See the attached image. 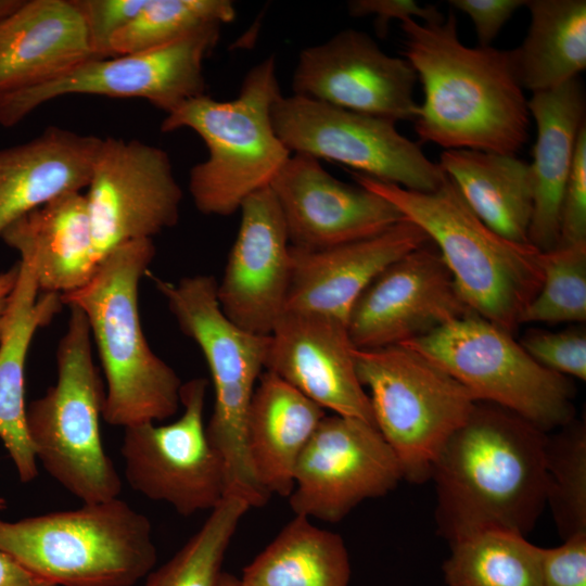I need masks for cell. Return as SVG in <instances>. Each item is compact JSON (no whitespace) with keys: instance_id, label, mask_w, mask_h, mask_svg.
Wrapping results in <instances>:
<instances>
[{"instance_id":"1","label":"cell","mask_w":586,"mask_h":586,"mask_svg":"<svg viewBox=\"0 0 586 586\" xmlns=\"http://www.w3.org/2000/svg\"><path fill=\"white\" fill-rule=\"evenodd\" d=\"M546 440L511 411L477 402L432 467L440 535L450 544L487 531H532L546 507Z\"/></svg>"},{"instance_id":"2","label":"cell","mask_w":586,"mask_h":586,"mask_svg":"<svg viewBox=\"0 0 586 586\" xmlns=\"http://www.w3.org/2000/svg\"><path fill=\"white\" fill-rule=\"evenodd\" d=\"M404 56L423 89L415 118L422 142L446 150L514 155L527 141L530 112L509 50L464 46L457 17L400 22Z\"/></svg>"},{"instance_id":"3","label":"cell","mask_w":586,"mask_h":586,"mask_svg":"<svg viewBox=\"0 0 586 586\" xmlns=\"http://www.w3.org/2000/svg\"><path fill=\"white\" fill-rule=\"evenodd\" d=\"M155 256L153 239L120 244L105 255L63 304L87 318L106 387L102 418L123 429L164 421L180 406L182 382L149 346L139 316V283Z\"/></svg>"},{"instance_id":"4","label":"cell","mask_w":586,"mask_h":586,"mask_svg":"<svg viewBox=\"0 0 586 586\" xmlns=\"http://www.w3.org/2000/svg\"><path fill=\"white\" fill-rule=\"evenodd\" d=\"M358 186L390 201L441 254L470 310L512 333L543 282V252L510 241L485 225L446 176L418 192L353 173Z\"/></svg>"},{"instance_id":"5","label":"cell","mask_w":586,"mask_h":586,"mask_svg":"<svg viewBox=\"0 0 586 586\" xmlns=\"http://www.w3.org/2000/svg\"><path fill=\"white\" fill-rule=\"evenodd\" d=\"M281 95L276 58L270 55L247 72L234 99L202 94L166 114L163 132L189 128L208 150L207 158L189 174V191L202 214H234L251 194L269 187L289 160L292 153L271 118Z\"/></svg>"},{"instance_id":"6","label":"cell","mask_w":586,"mask_h":586,"mask_svg":"<svg viewBox=\"0 0 586 586\" xmlns=\"http://www.w3.org/2000/svg\"><path fill=\"white\" fill-rule=\"evenodd\" d=\"M0 550L55 586H133L157 560L149 518L118 497L0 518Z\"/></svg>"},{"instance_id":"7","label":"cell","mask_w":586,"mask_h":586,"mask_svg":"<svg viewBox=\"0 0 586 586\" xmlns=\"http://www.w3.org/2000/svg\"><path fill=\"white\" fill-rule=\"evenodd\" d=\"M153 280L180 330L196 343L208 366L215 402L206 433L224 463L226 497L240 498L251 508L262 507L270 495L250 462L246 420L265 369L269 335L245 331L226 317L213 276H188L177 282Z\"/></svg>"},{"instance_id":"8","label":"cell","mask_w":586,"mask_h":586,"mask_svg":"<svg viewBox=\"0 0 586 586\" xmlns=\"http://www.w3.org/2000/svg\"><path fill=\"white\" fill-rule=\"evenodd\" d=\"M71 309L56 349L58 379L26 407L27 433L46 472L82 504L119 496L122 480L102 444L105 387L84 313Z\"/></svg>"},{"instance_id":"9","label":"cell","mask_w":586,"mask_h":586,"mask_svg":"<svg viewBox=\"0 0 586 586\" xmlns=\"http://www.w3.org/2000/svg\"><path fill=\"white\" fill-rule=\"evenodd\" d=\"M359 381L374 423L394 451L403 479L421 484L477 400L448 372L406 344L355 349Z\"/></svg>"},{"instance_id":"10","label":"cell","mask_w":586,"mask_h":586,"mask_svg":"<svg viewBox=\"0 0 586 586\" xmlns=\"http://www.w3.org/2000/svg\"><path fill=\"white\" fill-rule=\"evenodd\" d=\"M402 344L448 372L477 402L505 408L546 433L574 420L570 381L538 364L512 333L474 313Z\"/></svg>"},{"instance_id":"11","label":"cell","mask_w":586,"mask_h":586,"mask_svg":"<svg viewBox=\"0 0 586 586\" xmlns=\"http://www.w3.org/2000/svg\"><path fill=\"white\" fill-rule=\"evenodd\" d=\"M272 124L292 153L334 161L372 179L418 192L435 191L446 178L420 145L396 129V122L310 98L281 95Z\"/></svg>"},{"instance_id":"12","label":"cell","mask_w":586,"mask_h":586,"mask_svg":"<svg viewBox=\"0 0 586 586\" xmlns=\"http://www.w3.org/2000/svg\"><path fill=\"white\" fill-rule=\"evenodd\" d=\"M207 387L204 378L182 383L181 416L167 424L126 428L120 446L129 486L183 517L211 511L226 497L224 463L204 423Z\"/></svg>"},{"instance_id":"13","label":"cell","mask_w":586,"mask_h":586,"mask_svg":"<svg viewBox=\"0 0 586 586\" xmlns=\"http://www.w3.org/2000/svg\"><path fill=\"white\" fill-rule=\"evenodd\" d=\"M221 25H211L148 51L92 59L61 77L0 99V124L11 127L35 109L68 94L140 98L166 114L205 94L203 63Z\"/></svg>"},{"instance_id":"14","label":"cell","mask_w":586,"mask_h":586,"mask_svg":"<svg viewBox=\"0 0 586 586\" xmlns=\"http://www.w3.org/2000/svg\"><path fill=\"white\" fill-rule=\"evenodd\" d=\"M85 198L100 264L120 244L174 227L182 190L164 150L107 137L101 138Z\"/></svg>"},{"instance_id":"15","label":"cell","mask_w":586,"mask_h":586,"mask_svg":"<svg viewBox=\"0 0 586 586\" xmlns=\"http://www.w3.org/2000/svg\"><path fill=\"white\" fill-rule=\"evenodd\" d=\"M400 480L399 462L375 425L324 416L297 460L289 504L295 515L336 523Z\"/></svg>"},{"instance_id":"16","label":"cell","mask_w":586,"mask_h":586,"mask_svg":"<svg viewBox=\"0 0 586 586\" xmlns=\"http://www.w3.org/2000/svg\"><path fill=\"white\" fill-rule=\"evenodd\" d=\"M417 74L405 58L386 54L365 31L353 28L301 51L293 94L398 120H415Z\"/></svg>"},{"instance_id":"17","label":"cell","mask_w":586,"mask_h":586,"mask_svg":"<svg viewBox=\"0 0 586 586\" xmlns=\"http://www.w3.org/2000/svg\"><path fill=\"white\" fill-rule=\"evenodd\" d=\"M430 241L386 267L361 293L347 320L357 349L402 344L471 314Z\"/></svg>"},{"instance_id":"18","label":"cell","mask_w":586,"mask_h":586,"mask_svg":"<svg viewBox=\"0 0 586 586\" xmlns=\"http://www.w3.org/2000/svg\"><path fill=\"white\" fill-rule=\"evenodd\" d=\"M290 245L321 250L377 235L405 217L390 201L329 174L319 160L291 154L270 183Z\"/></svg>"},{"instance_id":"19","label":"cell","mask_w":586,"mask_h":586,"mask_svg":"<svg viewBox=\"0 0 586 586\" xmlns=\"http://www.w3.org/2000/svg\"><path fill=\"white\" fill-rule=\"evenodd\" d=\"M239 211L238 234L217 283L218 303L239 328L270 335L285 310L290 284L286 227L270 187L251 194Z\"/></svg>"},{"instance_id":"20","label":"cell","mask_w":586,"mask_h":586,"mask_svg":"<svg viewBox=\"0 0 586 586\" xmlns=\"http://www.w3.org/2000/svg\"><path fill=\"white\" fill-rule=\"evenodd\" d=\"M347 324L306 311L285 310L269 335L265 370L322 409L375 425L355 364Z\"/></svg>"},{"instance_id":"21","label":"cell","mask_w":586,"mask_h":586,"mask_svg":"<svg viewBox=\"0 0 586 586\" xmlns=\"http://www.w3.org/2000/svg\"><path fill=\"white\" fill-rule=\"evenodd\" d=\"M429 241L423 230L404 218L377 235L336 246L291 245L285 310L320 314L347 324L367 286L391 264Z\"/></svg>"},{"instance_id":"22","label":"cell","mask_w":586,"mask_h":586,"mask_svg":"<svg viewBox=\"0 0 586 586\" xmlns=\"http://www.w3.org/2000/svg\"><path fill=\"white\" fill-rule=\"evenodd\" d=\"M95 59L73 0H26L0 22V99Z\"/></svg>"},{"instance_id":"23","label":"cell","mask_w":586,"mask_h":586,"mask_svg":"<svg viewBox=\"0 0 586 586\" xmlns=\"http://www.w3.org/2000/svg\"><path fill=\"white\" fill-rule=\"evenodd\" d=\"M101 138L56 126L0 151V235L22 216L72 192L91 178Z\"/></svg>"},{"instance_id":"24","label":"cell","mask_w":586,"mask_h":586,"mask_svg":"<svg viewBox=\"0 0 586 586\" xmlns=\"http://www.w3.org/2000/svg\"><path fill=\"white\" fill-rule=\"evenodd\" d=\"M20 272L0 337V440L20 481L38 475V462L27 433L25 365L33 337L62 306L61 295L41 292L33 259L21 254Z\"/></svg>"},{"instance_id":"25","label":"cell","mask_w":586,"mask_h":586,"mask_svg":"<svg viewBox=\"0 0 586 586\" xmlns=\"http://www.w3.org/2000/svg\"><path fill=\"white\" fill-rule=\"evenodd\" d=\"M536 124L533 163V211L528 242L540 252L559 243L560 212L572 168L578 132L585 125V92L574 78L555 89L533 92L527 100Z\"/></svg>"},{"instance_id":"26","label":"cell","mask_w":586,"mask_h":586,"mask_svg":"<svg viewBox=\"0 0 586 586\" xmlns=\"http://www.w3.org/2000/svg\"><path fill=\"white\" fill-rule=\"evenodd\" d=\"M0 238L33 259L41 292L62 295L75 291L99 266L81 192L64 194L22 216Z\"/></svg>"},{"instance_id":"27","label":"cell","mask_w":586,"mask_h":586,"mask_svg":"<svg viewBox=\"0 0 586 586\" xmlns=\"http://www.w3.org/2000/svg\"><path fill=\"white\" fill-rule=\"evenodd\" d=\"M324 409L278 375L265 371L246 420V448L256 480L271 496L289 497L297 460Z\"/></svg>"},{"instance_id":"28","label":"cell","mask_w":586,"mask_h":586,"mask_svg":"<svg viewBox=\"0 0 586 586\" xmlns=\"http://www.w3.org/2000/svg\"><path fill=\"white\" fill-rule=\"evenodd\" d=\"M437 164L485 225L510 241L531 244L530 164L514 155L474 150H446Z\"/></svg>"},{"instance_id":"29","label":"cell","mask_w":586,"mask_h":586,"mask_svg":"<svg viewBox=\"0 0 586 586\" xmlns=\"http://www.w3.org/2000/svg\"><path fill=\"white\" fill-rule=\"evenodd\" d=\"M531 22L521 46L509 50L523 89L546 91L577 78L586 67V1L527 0Z\"/></svg>"},{"instance_id":"30","label":"cell","mask_w":586,"mask_h":586,"mask_svg":"<svg viewBox=\"0 0 586 586\" xmlns=\"http://www.w3.org/2000/svg\"><path fill=\"white\" fill-rule=\"evenodd\" d=\"M349 576L343 538L294 515L239 579L242 586H347Z\"/></svg>"},{"instance_id":"31","label":"cell","mask_w":586,"mask_h":586,"mask_svg":"<svg viewBox=\"0 0 586 586\" xmlns=\"http://www.w3.org/2000/svg\"><path fill=\"white\" fill-rule=\"evenodd\" d=\"M447 586H543L540 549L525 536L487 531L450 543Z\"/></svg>"},{"instance_id":"32","label":"cell","mask_w":586,"mask_h":586,"mask_svg":"<svg viewBox=\"0 0 586 586\" xmlns=\"http://www.w3.org/2000/svg\"><path fill=\"white\" fill-rule=\"evenodd\" d=\"M250 508L240 498L225 497L199 531L145 576L143 586H217L229 544Z\"/></svg>"},{"instance_id":"33","label":"cell","mask_w":586,"mask_h":586,"mask_svg":"<svg viewBox=\"0 0 586 586\" xmlns=\"http://www.w3.org/2000/svg\"><path fill=\"white\" fill-rule=\"evenodd\" d=\"M229 0H146L137 16L111 41L115 55L155 49L201 28L234 21Z\"/></svg>"},{"instance_id":"34","label":"cell","mask_w":586,"mask_h":586,"mask_svg":"<svg viewBox=\"0 0 586 586\" xmlns=\"http://www.w3.org/2000/svg\"><path fill=\"white\" fill-rule=\"evenodd\" d=\"M547 435L546 506L563 539L586 533V429L572 420Z\"/></svg>"},{"instance_id":"35","label":"cell","mask_w":586,"mask_h":586,"mask_svg":"<svg viewBox=\"0 0 586 586\" xmlns=\"http://www.w3.org/2000/svg\"><path fill=\"white\" fill-rule=\"evenodd\" d=\"M543 282L519 318L521 323L586 319V242L543 252Z\"/></svg>"},{"instance_id":"36","label":"cell","mask_w":586,"mask_h":586,"mask_svg":"<svg viewBox=\"0 0 586 586\" xmlns=\"http://www.w3.org/2000/svg\"><path fill=\"white\" fill-rule=\"evenodd\" d=\"M520 343L545 368L586 380V335L582 330L528 331Z\"/></svg>"},{"instance_id":"37","label":"cell","mask_w":586,"mask_h":586,"mask_svg":"<svg viewBox=\"0 0 586 586\" xmlns=\"http://www.w3.org/2000/svg\"><path fill=\"white\" fill-rule=\"evenodd\" d=\"M146 0H73L95 59L114 56L113 37L127 26L144 7Z\"/></svg>"},{"instance_id":"38","label":"cell","mask_w":586,"mask_h":586,"mask_svg":"<svg viewBox=\"0 0 586 586\" xmlns=\"http://www.w3.org/2000/svg\"><path fill=\"white\" fill-rule=\"evenodd\" d=\"M584 242H586V125L578 132L575 155L562 198L558 245Z\"/></svg>"},{"instance_id":"39","label":"cell","mask_w":586,"mask_h":586,"mask_svg":"<svg viewBox=\"0 0 586 586\" xmlns=\"http://www.w3.org/2000/svg\"><path fill=\"white\" fill-rule=\"evenodd\" d=\"M540 571L543 586H586V533L558 547H542Z\"/></svg>"},{"instance_id":"40","label":"cell","mask_w":586,"mask_h":586,"mask_svg":"<svg viewBox=\"0 0 586 586\" xmlns=\"http://www.w3.org/2000/svg\"><path fill=\"white\" fill-rule=\"evenodd\" d=\"M351 16L365 17L374 15V27L379 37L384 38L392 20L419 17L423 23L441 22L445 18L435 5L422 7L413 0H352L347 2Z\"/></svg>"},{"instance_id":"41","label":"cell","mask_w":586,"mask_h":586,"mask_svg":"<svg viewBox=\"0 0 586 586\" xmlns=\"http://www.w3.org/2000/svg\"><path fill=\"white\" fill-rule=\"evenodd\" d=\"M524 0H450L449 4L466 13L472 21L479 47H489L504 25Z\"/></svg>"},{"instance_id":"42","label":"cell","mask_w":586,"mask_h":586,"mask_svg":"<svg viewBox=\"0 0 586 586\" xmlns=\"http://www.w3.org/2000/svg\"><path fill=\"white\" fill-rule=\"evenodd\" d=\"M0 586H55L0 550Z\"/></svg>"},{"instance_id":"43","label":"cell","mask_w":586,"mask_h":586,"mask_svg":"<svg viewBox=\"0 0 586 586\" xmlns=\"http://www.w3.org/2000/svg\"><path fill=\"white\" fill-rule=\"evenodd\" d=\"M20 272V264L16 263L10 269L0 273V337L3 330L9 304L16 285Z\"/></svg>"},{"instance_id":"44","label":"cell","mask_w":586,"mask_h":586,"mask_svg":"<svg viewBox=\"0 0 586 586\" xmlns=\"http://www.w3.org/2000/svg\"><path fill=\"white\" fill-rule=\"evenodd\" d=\"M26 0H0V22L17 12Z\"/></svg>"},{"instance_id":"45","label":"cell","mask_w":586,"mask_h":586,"mask_svg":"<svg viewBox=\"0 0 586 586\" xmlns=\"http://www.w3.org/2000/svg\"><path fill=\"white\" fill-rule=\"evenodd\" d=\"M217 586H242V584L234 575L222 572L218 579Z\"/></svg>"},{"instance_id":"46","label":"cell","mask_w":586,"mask_h":586,"mask_svg":"<svg viewBox=\"0 0 586 586\" xmlns=\"http://www.w3.org/2000/svg\"><path fill=\"white\" fill-rule=\"evenodd\" d=\"M5 507H7V500L0 497V510L5 509Z\"/></svg>"}]
</instances>
